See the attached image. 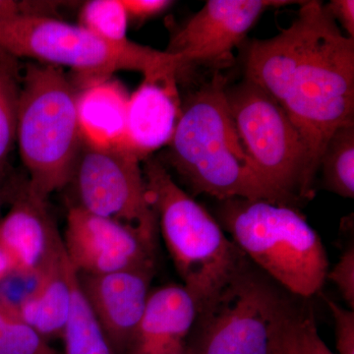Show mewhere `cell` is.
Returning <instances> with one entry per match:
<instances>
[{
  "label": "cell",
  "mask_w": 354,
  "mask_h": 354,
  "mask_svg": "<svg viewBox=\"0 0 354 354\" xmlns=\"http://www.w3.org/2000/svg\"><path fill=\"white\" fill-rule=\"evenodd\" d=\"M245 72L299 132L314 186L330 137L354 123V38L342 35L322 2H301L290 27L249 44Z\"/></svg>",
  "instance_id": "obj_1"
},
{
  "label": "cell",
  "mask_w": 354,
  "mask_h": 354,
  "mask_svg": "<svg viewBox=\"0 0 354 354\" xmlns=\"http://www.w3.org/2000/svg\"><path fill=\"white\" fill-rule=\"evenodd\" d=\"M225 79L216 73L191 95L167 158L195 193L220 201L242 198L283 203L254 171L230 115Z\"/></svg>",
  "instance_id": "obj_2"
},
{
  "label": "cell",
  "mask_w": 354,
  "mask_h": 354,
  "mask_svg": "<svg viewBox=\"0 0 354 354\" xmlns=\"http://www.w3.org/2000/svg\"><path fill=\"white\" fill-rule=\"evenodd\" d=\"M20 83L16 141L29 174L26 187L46 202L71 183L82 149L79 88L64 69L35 62L26 65Z\"/></svg>",
  "instance_id": "obj_3"
},
{
  "label": "cell",
  "mask_w": 354,
  "mask_h": 354,
  "mask_svg": "<svg viewBox=\"0 0 354 354\" xmlns=\"http://www.w3.org/2000/svg\"><path fill=\"white\" fill-rule=\"evenodd\" d=\"M143 174L165 245L200 313L245 270V256L162 162L147 158Z\"/></svg>",
  "instance_id": "obj_4"
},
{
  "label": "cell",
  "mask_w": 354,
  "mask_h": 354,
  "mask_svg": "<svg viewBox=\"0 0 354 354\" xmlns=\"http://www.w3.org/2000/svg\"><path fill=\"white\" fill-rule=\"evenodd\" d=\"M0 50L14 58L71 69L80 90L118 71L141 72L145 80H172L181 71L176 55L127 39L100 38L79 25L55 18L19 17L0 23Z\"/></svg>",
  "instance_id": "obj_5"
},
{
  "label": "cell",
  "mask_w": 354,
  "mask_h": 354,
  "mask_svg": "<svg viewBox=\"0 0 354 354\" xmlns=\"http://www.w3.org/2000/svg\"><path fill=\"white\" fill-rule=\"evenodd\" d=\"M221 202L220 225L245 257L295 295L311 297L322 288L329 272L327 253L297 211L263 199Z\"/></svg>",
  "instance_id": "obj_6"
},
{
  "label": "cell",
  "mask_w": 354,
  "mask_h": 354,
  "mask_svg": "<svg viewBox=\"0 0 354 354\" xmlns=\"http://www.w3.org/2000/svg\"><path fill=\"white\" fill-rule=\"evenodd\" d=\"M228 109L251 167L285 204L311 199L306 153L299 132L274 97L245 78L225 88Z\"/></svg>",
  "instance_id": "obj_7"
},
{
  "label": "cell",
  "mask_w": 354,
  "mask_h": 354,
  "mask_svg": "<svg viewBox=\"0 0 354 354\" xmlns=\"http://www.w3.org/2000/svg\"><path fill=\"white\" fill-rule=\"evenodd\" d=\"M271 286L244 270L204 309L191 354H276L291 318Z\"/></svg>",
  "instance_id": "obj_8"
},
{
  "label": "cell",
  "mask_w": 354,
  "mask_h": 354,
  "mask_svg": "<svg viewBox=\"0 0 354 354\" xmlns=\"http://www.w3.org/2000/svg\"><path fill=\"white\" fill-rule=\"evenodd\" d=\"M140 162L127 148L95 149L83 143L72 181L77 206L129 227L155 246L157 216Z\"/></svg>",
  "instance_id": "obj_9"
},
{
  "label": "cell",
  "mask_w": 354,
  "mask_h": 354,
  "mask_svg": "<svg viewBox=\"0 0 354 354\" xmlns=\"http://www.w3.org/2000/svg\"><path fill=\"white\" fill-rule=\"evenodd\" d=\"M281 0H209L172 37L167 53L179 57L181 70L192 65H225L258 18Z\"/></svg>",
  "instance_id": "obj_10"
},
{
  "label": "cell",
  "mask_w": 354,
  "mask_h": 354,
  "mask_svg": "<svg viewBox=\"0 0 354 354\" xmlns=\"http://www.w3.org/2000/svg\"><path fill=\"white\" fill-rule=\"evenodd\" d=\"M62 243L78 274H104L153 265L155 246L129 227L77 205L67 214Z\"/></svg>",
  "instance_id": "obj_11"
},
{
  "label": "cell",
  "mask_w": 354,
  "mask_h": 354,
  "mask_svg": "<svg viewBox=\"0 0 354 354\" xmlns=\"http://www.w3.org/2000/svg\"><path fill=\"white\" fill-rule=\"evenodd\" d=\"M153 276V265L104 274H76L79 288L118 354H124L138 327Z\"/></svg>",
  "instance_id": "obj_12"
},
{
  "label": "cell",
  "mask_w": 354,
  "mask_h": 354,
  "mask_svg": "<svg viewBox=\"0 0 354 354\" xmlns=\"http://www.w3.org/2000/svg\"><path fill=\"white\" fill-rule=\"evenodd\" d=\"M46 204L25 187L0 221V248L12 262L13 270L46 267L64 251L62 236Z\"/></svg>",
  "instance_id": "obj_13"
},
{
  "label": "cell",
  "mask_w": 354,
  "mask_h": 354,
  "mask_svg": "<svg viewBox=\"0 0 354 354\" xmlns=\"http://www.w3.org/2000/svg\"><path fill=\"white\" fill-rule=\"evenodd\" d=\"M195 298L183 285L151 291L145 311L124 354H171L185 348L198 318Z\"/></svg>",
  "instance_id": "obj_14"
},
{
  "label": "cell",
  "mask_w": 354,
  "mask_h": 354,
  "mask_svg": "<svg viewBox=\"0 0 354 354\" xmlns=\"http://www.w3.org/2000/svg\"><path fill=\"white\" fill-rule=\"evenodd\" d=\"M180 113L176 80H144L129 95L125 147L146 160L169 146Z\"/></svg>",
  "instance_id": "obj_15"
},
{
  "label": "cell",
  "mask_w": 354,
  "mask_h": 354,
  "mask_svg": "<svg viewBox=\"0 0 354 354\" xmlns=\"http://www.w3.org/2000/svg\"><path fill=\"white\" fill-rule=\"evenodd\" d=\"M127 90L113 79L80 88L76 109L83 143L95 149L127 148Z\"/></svg>",
  "instance_id": "obj_16"
},
{
  "label": "cell",
  "mask_w": 354,
  "mask_h": 354,
  "mask_svg": "<svg viewBox=\"0 0 354 354\" xmlns=\"http://www.w3.org/2000/svg\"><path fill=\"white\" fill-rule=\"evenodd\" d=\"M73 274L64 251L41 290L21 309L18 320L44 339L62 337L71 310Z\"/></svg>",
  "instance_id": "obj_17"
},
{
  "label": "cell",
  "mask_w": 354,
  "mask_h": 354,
  "mask_svg": "<svg viewBox=\"0 0 354 354\" xmlns=\"http://www.w3.org/2000/svg\"><path fill=\"white\" fill-rule=\"evenodd\" d=\"M66 354H118L79 288L76 272L72 278V304L64 335Z\"/></svg>",
  "instance_id": "obj_18"
},
{
  "label": "cell",
  "mask_w": 354,
  "mask_h": 354,
  "mask_svg": "<svg viewBox=\"0 0 354 354\" xmlns=\"http://www.w3.org/2000/svg\"><path fill=\"white\" fill-rule=\"evenodd\" d=\"M326 189L344 198L354 197V123L334 133L321 158Z\"/></svg>",
  "instance_id": "obj_19"
},
{
  "label": "cell",
  "mask_w": 354,
  "mask_h": 354,
  "mask_svg": "<svg viewBox=\"0 0 354 354\" xmlns=\"http://www.w3.org/2000/svg\"><path fill=\"white\" fill-rule=\"evenodd\" d=\"M14 59L0 62V177L16 141L20 80Z\"/></svg>",
  "instance_id": "obj_20"
},
{
  "label": "cell",
  "mask_w": 354,
  "mask_h": 354,
  "mask_svg": "<svg viewBox=\"0 0 354 354\" xmlns=\"http://www.w3.org/2000/svg\"><path fill=\"white\" fill-rule=\"evenodd\" d=\"M62 253L46 267L12 270L9 272L0 281V313L18 320L21 309L41 290Z\"/></svg>",
  "instance_id": "obj_21"
},
{
  "label": "cell",
  "mask_w": 354,
  "mask_h": 354,
  "mask_svg": "<svg viewBox=\"0 0 354 354\" xmlns=\"http://www.w3.org/2000/svg\"><path fill=\"white\" fill-rule=\"evenodd\" d=\"M79 26L109 41H127L128 16L121 0H91L84 4Z\"/></svg>",
  "instance_id": "obj_22"
},
{
  "label": "cell",
  "mask_w": 354,
  "mask_h": 354,
  "mask_svg": "<svg viewBox=\"0 0 354 354\" xmlns=\"http://www.w3.org/2000/svg\"><path fill=\"white\" fill-rule=\"evenodd\" d=\"M0 354H57V351L31 327L0 313Z\"/></svg>",
  "instance_id": "obj_23"
},
{
  "label": "cell",
  "mask_w": 354,
  "mask_h": 354,
  "mask_svg": "<svg viewBox=\"0 0 354 354\" xmlns=\"http://www.w3.org/2000/svg\"><path fill=\"white\" fill-rule=\"evenodd\" d=\"M327 279L332 281L344 301L348 304L349 309L354 308V247L349 246L344 251L333 268L328 272Z\"/></svg>",
  "instance_id": "obj_24"
},
{
  "label": "cell",
  "mask_w": 354,
  "mask_h": 354,
  "mask_svg": "<svg viewBox=\"0 0 354 354\" xmlns=\"http://www.w3.org/2000/svg\"><path fill=\"white\" fill-rule=\"evenodd\" d=\"M335 323V342L339 354H354V311L327 300Z\"/></svg>",
  "instance_id": "obj_25"
},
{
  "label": "cell",
  "mask_w": 354,
  "mask_h": 354,
  "mask_svg": "<svg viewBox=\"0 0 354 354\" xmlns=\"http://www.w3.org/2000/svg\"><path fill=\"white\" fill-rule=\"evenodd\" d=\"M300 344L305 354H334L319 335L314 317L309 314L305 318L295 319Z\"/></svg>",
  "instance_id": "obj_26"
},
{
  "label": "cell",
  "mask_w": 354,
  "mask_h": 354,
  "mask_svg": "<svg viewBox=\"0 0 354 354\" xmlns=\"http://www.w3.org/2000/svg\"><path fill=\"white\" fill-rule=\"evenodd\" d=\"M128 19L143 21L164 12L171 1L167 0H121Z\"/></svg>",
  "instance_id": "obj_27"
},
{
  "label": "cell",
  "mask_w": 354,
  "mask_h": 354,
  "mask_svg": "<svg viewBox=\"0 0 354 354\" xmlns=\"http://www.w3.org/2000/svg\"><path fill=\"white\" fill-rule=\"evenodd\" d=\"M327 7L334 19L341 23L348 37L354 38L353 0H333Z\"/></svg>",
  "instance_id": "obj_28"
},
{
  "label": "cell",
  "mask_w": 354,
  "mask_h": 354,
  "mask_svg": "<svg viewBox=\"0 0 354 354\" xmlns=\"http://www.w3.org/2000/svg\"><path fill=\"white\" fill-rule=\"evenodd\" d=\"M59 1H19L20 16L31 18H55Z\"/></svg>",
  "instance_id": "obj_29"
},
{
  "label": "cell",
  "mask_w": 354,
  "mask_h": 354,
  "mask_svg": "<svg viewBox=\"0 0 354 354\" xmlns=\"http://www.w3.org/2000/svg\"><path fill=\"white\" fill-rule=\"evenodd\" d=\"M295 317L291 316L283 328L281 337L283 354H305L298 337Z\"/></svg>",
  "instance_id": "obj_30"
},
{
  "label": "cell",
  "mask_w": 354,
  "mask_h": 354,
  "mask_svg": "<svg viewBox=\"0 0 354 354\" xmlns=\"http://www.w3.org/2000/svg\"><path fill=\"white\" fill-rule=\"evenodd\" d=\"M19 1L15 0H0V23L19 17Z\"/></svg>",
  "instance_id": "obj_31"
},
{
  "label": "cell",
  "mask_w": 354,
  "mask_h": 354,
  "mask_svg": "<svg viewBox=\"0 0 354 354\" xmlns=\"http://www.w3.org/2000/svg\"><path fill=\"white\" fill-rule=\"evenodd\" d=\"M13 270V265L6 253L0 248V281Z\"/></svg>",
  "instance_id": "obj_32"
},
{
  "label": "cell",
  "mask_w": 354,
  "mask_h": 354,
  "mask_svg": "<svg viewBox=\"0 0 354 354\" xmlns=\"http://www.w3.org/2000/svg\"><path fill=\"white\" fill-rule=\"evenodd\" d=\"M171 354H191L189 349L187 348V346L181 349V351H176V353H174Z\"/></svg>",
  "instance_id": "obj_33"
},
{
  "label": "cell",
  "mask_w": 354,
  "mask_h": 354,
  "mask_svg": "<svg viewBox=\"0 0 354 354\" xmlns=\"http://www.w3.org/2000/svg\"><path fill=\"white\" fill-rule=\"evenodd\" d=\"M281 334H283V333H281ZM276 354H283V351H281V339H279V344L278 346V349H277Z\"/></svg>",
  "instance_id": "obj_34"
},
{
  "label": "cell",
  "mask_w": 354,
  "mask_h": 354,
  "mask_svg": "<svg viewBox=\"0 0 354 354\" xmlns=\"http://www.w3.org/2000/svg\"><path fill=\"white\" fill-rule=\"evenodd\" d=\"M1 200H2V194H1V189H0V206H1Z\"/></svg>",
  "instance_id": "obj_35"
},
{
  "label": "cell",
  "mask_w": 354,
  "mask_h": 354,
  "mask_svg": "<svg viewBox=\"0 0 354 354\" xmlns=\"http://www.w3.org/2000/svg\"><path fill=\"white\" fill-rule=\"evenodd\" d=\"M2 53H3V51L0 50V57H1Z\"/></svg>",
  "instance_id": "obj_36"
}]
</instances>
